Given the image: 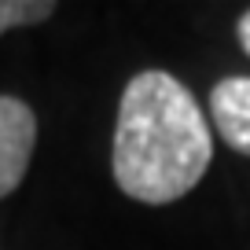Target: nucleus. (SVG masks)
I'll return each instance as SVG.
<instances>
[{
  "label": "nucleus",
  "mask_w": 250,
  "mask_h": 250,
  "mask_svg": "<svg viewBox=\"0 0 250 250\" xmlns=\"http://www.w3.org/2000/svg\"><path fill=\"white\" fill-rule=\"evenodd\" d=\"M210 162L213 136L188 85L166 70L133 74L114 122V184L144 206H166L184 199Z\"/></svg>",
  "instance_id": "nucleus-1"
},
{
  "label": "nucleus",
  "mask_w": 250,
  "mask_h": 250,
  "mask_svg": "<svg viewBox=\"0 0 250 250\" xmlns=\"http://www.w3.org/2000/svg\"><path fill=\"white\" fill-rule=\"evenodd\" d=\"M37 144V118L19 96H0V199L26 180Z\"/></svg>",
  "instance_id": "nucleus-2"
},
{
  "label": "nucleus",
  "mask_w": 250,
  "mask_h": 250,
  "mask_svg": "<svg viewBox=\"0 0 250 250\" xmlns=\"http://www.w3.org/2000/svg\"><path fill=\"white\" fill-rule=\"evenodd\" d=\"M210 118L221 140L250 158V78H221L210 92Z\"/></svg>",
  "instance_id": "nucleus-3"
},
{
  "label": "nucleus",
  "mask_w": 250,
  "mask_h": 250,
  "mask_svg": "<svg viewBox=\"0 0 250 250\" xmlns=\"http://www.w3.org/2000/svg\"><path fill=\"white\" fill-rule=\"evenodd\" d=\"M55 15L52 0H0V33L15 26H37Z\"/></svg>",
  "instance_id": "nucleus-4"
},
{
  "label": "nucleus",
  "mask_w": 250,
  "mask_h": 250,
  "mask_svg": "<svg viewBox=\"0 0 250 250\" xmlns=\"http://www.w3.org/2000/svg\"><path fill=\"white\" fill-rule=\"evenodd\" d=\"M235 37H239V48L250 55V8L239 15V22H235Z\"/></svg>",
  "instance_id": "nucleus-5"
}]
</instances>
